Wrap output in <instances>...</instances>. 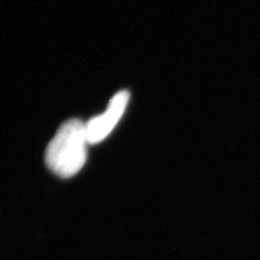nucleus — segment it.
Returning <instances> with one entry per match:
<instances>
[{
  "label": "nucleus",
  "instance_id": "obj_1",
  "mask_svg": "<svg viewBox=\"0 0 260 260\" xmlns=\"http://www.w3.org/2000/svg\"><path fill=\"white\" fill-rule=\"evenodd\" d=\"M87 144L86 124L76 118L67 120L47 146V166L62 178L75 176L87 160Z\"/></svg>",
  "mask_w": 260,
  "mask_h": 260
},
{
  "label": "nucleus",
  "instance_id": "obj_2",
  "mask_svg": "<svg viewBox=\"0 0 260 260\" xmlns=\"http://www.w3.org/2000/svg\"><path fill=\"white\" fill-rule=\"evenodd\" d=\"M128 101L129 92L121 90L112 98L107 111L87 121L86 135L89 144L100 143L112 133L123 116Z\"/></svg>",
  "mask_w": 260,
  "mask_h": 260
}]
</instances>
